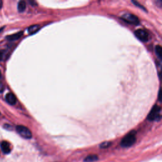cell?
I'll return each mask as SVG.
<instances>
[{"label":"cell","mask_w":162,"mask_h":162,"mask_svg":"<svg viewBox=\"0 0 162 162\" xmlns=\"http://www.w3.org/2000/svg\"><path fill=\"white\" fill-rule=\"evenodd\" d=\"M98 160V157L96 154H89L86 157L84 161V162H94Z\"/></svg>","instance_id":"obj_9"},{"label":"cell","mask_w":162,"mask_h":162,"mask_svg":"<svg viewBox=\"0 0 162 162\" xmlns=\"http://www.w3.org/2000/svg\"><path fill=\"white\" fill-rule=\"evenodd\" d=\"M26 8V3L25 2L21 1L18 4V10L19 12H23Z\"/></svg>","instance_id":"obj_11"},{"label":"cell","mask_w":162,"mask_h":162,"mask_svg":"<svg viewBox=\"0 0 162 162\" xmlns=\"http://www.w3.org/2000/svg\"><path fill=\"white\" fill-rule=\"evenodd\" d=\"M111 145H112V143L110 142L106 141V142H102L99 145V147H100V148H102V149H106V148H108L109 147H110L111 146Z\"/></svg>","instance_id":"obj_13"},{"label":"cell","mask_w":162,"mask_h":162,"mask_svg":"<svg viewBox=\"0 0 162 162\" xmlns=\"http://www.w3.org/2000/svg\"><path fill=\"white\" fill-rule=\"evenodd\" d=\"M39 29H40V27L39 25H34L29 27L28 32L29 34H32L37 32L39 31Z\"/></svg>","instance_id":"obj_10"},{"label":"cell","mask_w":162,"mask_h":162,"mask_svg":"<svg viewBox=\"0 0 162 162\" xmlns=\"http://www.w3.org/2000/svg\"><path fill=\"white\" fill-rule=\"evenodd\" d=\"M16 130L21 137L24 139H29L32 138V133L27 127L23 125H18L16 127Z\"/></svg>","instance_id":"obj_3"},{"label":"cell","mask_w":162,"mask_h":162,"mask_svg":"<svg viewBox=\"0 0 162 162\" xmlns=\"http://www.w3.org/2000/svg\"><path fill=\"white\" fill-rule=\"evenodd\" d=\"M2 5H3V2L2 1V0H0V9L2 8Z\"/></svg>","instance_id":"obj_18"},{"label":"cell","mask_w":162,"mask_h":162,"mask_svg":"<svg viewBox=\"0 0 162 162\" xmlns=\"http://www.w3.org/2000/svg\"><path fill=\"white\" fill-rule=\"evenodd\" d=\"M155 52L157 54V57L161 60V56H162V48L161 46L160 45H157L155 47Z\"/></svg>","instance_id":"obj_12"},{"label":"cell","mask_w":162,"mask_h":162,"mask_svg":"<svg viewBox=\"0 0 162 162\" xmlns=\"http://www.w3.org/2000/svg\"><path fill=\"white\" fill-rule=\"evenodd\" d=\"M3 53L2 51H0V62H1L2 60L3 59Z\"/></svg>","instance_id":"obj_17"},{"label":"cell","mask_w":162,"mask_h":162,"mask_svg":"<svg viewBox=\"0 0 162 162\" xmlns=\"http://www.w3.org/2000/svg\"><path fill=\"white\" fill-rule=\"evenodd\" d=\"M133 2L136 5V6H137V7H139V8H142V9H143V10H145V8H144L143 7H142V6H141L139 3H138V2H134V1H133Z\"/></svg>","instance_id":"obj_14"},{"label":"cell","mask_w":162,"mask_h":162,"mask_svg":"<svg viewBox=\"0 0 162 162\" xmlns=\"http://www.w3.org/2000/svg\"><path fill=\"white\" fill-rule=\"evenodd\" d=\"M0 146H1V148L2 149L3 152L5 153V154H8L10 153L11 151V149H10V145L9 143L7 141H2L1 142V145H0Z\"/></svg>","instance_id":"obj_7"},{"label":"cell","mask_w":162,"mask_h":162,"mask_svg":"<svg viewBox=\"0 0 162 162\" xmlns=\"http://www.w3.org/2000/svg\"><path fill=\"white\" fill-rule=\"evenodd\" d=\"M136 132L131 131L128 134L126 135L121 141V145L123 148H129L133 146L136 141Z\"/></svg>","instance_id":"obj_1"},{"label":"cell","mask_w":162,"mask_h":162,"mask_svg":"<svg viewBox=\"0 0 162 162\" xmlns=\"http://www.w3.org/2000/svg\"><path fill=\"white\" fill-rule=\"evenodd\" d=\"M161 90L160 89V90H159V92H158V99H159L160 102H161Z\"/></svg>","instance_id":"obj_16"},{"label":"cell","mask_w":162,"mask_h":162,"mask_svg":"<svg viewBox=\"0 0 162 162\" xmlns=\"http://www.w3.org/2000/svg\"><path fill=\"white\" fill-rule=\"evenodd\" d=\"M122 19L124 21L127 22L130 24L137 25L139 23V20L138 17L130 13H125L122 15Z\"/></svg>","instance_id":"obj_4"},{"label":"cell","mask_w":162,"mask_h":162,"mask_svg":"<svg viewBox=\"0 0 162 162\" xmlns=\"http://www.w3.org/2000/svg\"><path fill=\"white\" fill-rule=\"evenodd\" d=\"M148 119L149 121H159L161 119V108L158 105H154L149 113Z\"/></svg>","instance_id":"obj_2"},{"label":"cell","mask_w":162,"mask_h":162,"mask_svg":"<svg viewBox=\"0 0 162 162\" xmlns=\"http://www.w3.org/2000/svg\"><path fill=\"white\" fill-rule=\"evenodd\" d=\"M5 89V86L2 83H0V93H2Z\"/></svg>","instance_id":"obj_15"},{"label":"cell","mask_w":162,"mask_h":162,"mask_svg":"<svg viewBox=\"0 0 162 162\" xmlns=\"http://www.w3.org/2000/svg\"><path fill=\"white\" fill-rule=\"evenodd\" d=\"M6 101H7V103L11 105H14L17 102V98L15 97V96L13 93H8L6 95Z\"/></svg>","instance_id":"obj_6"},{"label":"cell","mask_w":162,"mask_h":162,"mask_svg":"<svg viewBox=\"0 0 162 162\" xmlns=\"http://www.w3.org/2000/svg\"><path fill=\"white\" fill-rule=\"evenodd\" d=\"M134 34L137 38H138L142 42H146L149 39L148 33L143 29H139L136 30L134 32Z\"/></svg>","instance_id":"obj_5"},{"label":"cell","mask_w":162,"mask_h":162,"mask_svg":"<svg viewBox=\"0 0 162 162\" xmlns=\"http://www.w3.org/2000/svg\"><path fill=\"white\" fill-rule=\"evenodd\" d=\"M22 35H23V32L21 31V32H19L12 35H8L6 38H7L8 41H15L20 38L22 36Z\"/></svg>","instance_id":"obj_8"},{"label":"cell","mask_w":162,"mask_h":162,"mask_svg":"<svg viewBox=\"0 0 162 162\" xmlns=\"http://www.w3.org/2000/svg\"><path fill=\"white\" fill-rule=\"evenodd\" d=\"M1 75H2V73H1V71H0V77H1Z\"/></svg>","instance_id":"obj_19"}]
</instances>
